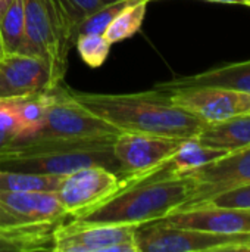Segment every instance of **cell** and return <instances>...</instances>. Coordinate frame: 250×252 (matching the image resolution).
Returning a JSON list of instances; mask_svg holds the SVG:
<instances>
[{
  "label": "cell",
  "mask_w": 250,
  "mask_h": 252,
  "mask_svg": "<svg viewBox=\"0 0 250 252\" xmlns=\"http://www.w3.org/2000/svg\"><path fill=\"white\" fill-rule=\"evenodd\" d=\"M149 1H152V0H149Z\"/></svg>",
  "instance_id": "33"
},
{
  "label": "cell",
  "mask_w": 250,
  "mask_h": 252,
  "mask_svg": "<svg viewBox=\"0 0 250 252\" xmlns=\"http://www.w3.org/2000/svg\"><path fill=\"white\" fill-rule=\"evenodd\" d=\"M196 183L192 199L181 208H190L209 202L212 198L250 185V146L228 152L224 157L189 174Z\"/></svg>",
  "instance_id": "11"
},
{
  "label": "cell",
  "mask_w": 250,
  "mask_h": 252,
  "mask_svg": "<svg viewBox=\"0 0 250 252\" xmlns=\"http://www.w3.org/2000/svg\"><path fill=\"white\" fill-rule=\"evenodd\" d=\"M103 4H109V3H113V1H118V0H102Z\"/></svg>",
  "instance_id": "31"
},
{
  "label": "cell",
  "mask_w": 250,
  "mask_h": 252,
  "mask_svg": "<svg viewBox=\"0 0 250 252\" xmlns=\"http://www.w3.org/2000/svg\"><path fill=\"white\" fill-rule=\"evenodd\" d=\"M149 0H131L105 30V38L113 44L133 37L143 25Z\"/></svg>",
  "instance_id": "21"
},
{
  "label": "cell",
  "mask_w": 250,
  "mask_h": 252,
  "mask_svg": "<svg viewBox=\"0 0 250 252\" xmlns=\"http://www.w3.org/2000/svg\"><path fill=\"white\" fill-rule=\"evenodd\" d=\"M112 146L87 149H60L28 157H6L0 159V170L68 176L81 168L102 165L121 174V167L113 155Z\"/></svg>",
  "instance_id": "8"
},
{
  "label": "cell",
  "mask_w": 250,
  "mask_h": 252,
  "mask_svg": "<svg viewBox=\"0 0 250 252\" xmlns=\"http://www.w3.org/2000/svg\"><path fill=\"white\" fill-rule=\"evenodd\" d=\"M27 53L46 61L56 80L63 83L68 55L78 27L59 0H24Z\"/></svg>",
  "instance_id": "3"
},
{
  "label": "cell",
  "mask_w": 250,
  "mask_h": 252,
  "mask_svg": "<svg viewBox=\"0 0 250 252\" xmlns=\"http://www.w3.org/2000/svg\"><path fill=\"white\" fill-rule=\"evenodd\" d=\"M0 204L12 214L27 223L62 221L68 217L56 192H3L0 190Z\"/></svg>",
  "instance_id": "14"
},
{
  "label": "cell",
  "mask_w": 250,
  "mask_h": 252,
  "mask_svg": "<svg viewBox=\"0 0 250 252\" xmlns=\"http://www.w3.org/2000/svg\"><path fill=\"white\" fill-rule=\"evenodd\" d=\"M60 221L0 226V252L53 251V233Z\"/></svg>",
  "instance_id": "17"
},
{
  "label": "cell",
  "mask_w": 250,
  "mask_h": 252,
  "mask_svg": "<svg viewBox=\"0 0 250 252\" xmlns=\"http://www.w3.org/2000/svg\"><path fill=\"white\" fill-rule=\"evenodd\" d=\"M52 90L41 92L24 99L10 100L22 123V137L19 140L31 139L41 130L49 105L52 102V96H53Z\"/></svg>",
  "instance_id": "20"
},
{
  "label": "cell",
  "mask_w": 250,
  "mask_h": 252,
  "mask_svg": "<svg viewBox=\"0 0 250 252\" xmlns=\"http://www.w3.org/2000/svg\"><path fill=\"white\" fill-rule=\"evenodd\" d=\"M0 131L13 140L22 137V123L10 100H0Z\"/></svg>",
  "instance_id": "25"
},
{
  "label": "cell",
  "mask_w": 250,
  "mask_h": 252,
  "mask_svg": "<svg viewBox=\"0 0 250 252\" xmlns=\"http://www.w3.org/2000/svg\"><path fill=\"white\" fill-rule=\"evenodd\" d=\"M3 55V47H1V41H0V56Z\"/></svg>",
  "instance_id": "32"
},
{
  "label": "cell",
  "mask_w": 250,
  "mask_h": 252,
  "mask_svg": "<svg viewBox=\"0 0 250 252\" xmlns=\"http://www.w3.org/2000/svg\"><path fill=\"white\" fill-rule=\"evenodd\" d=\"M69 92L84 108L119 131L190 139L197 137L206 126L190 112L175 106L168 92L159 89L125 94L84 93L71 89Z\"/></svg>",
  "instance_id": "1"
},
{
  "label": "cell",
  "mask_w": 250,
  "mask_h": 252,
  "mask_svg": "<svg viewBox=\"0 0 250 252\" xmlns=\"http://www.w3.org/2000/svg\"><path fill=\"white\" fill-rule=\"evenodd\" d=\"M171 102L206 126L249 114L250 93L220 87H184L168 92Z\"/></svg>",
  "instance_id": "10"
},
{
  "label": "cell",
  "mask_w": 250,
  "mask_h": 252,
  "mask_svg": "<svg viewBox=\"0 0 250 252\" xmlns=\"http://www.w3.org/2000/svg\"><path fill=\"white\" fill-rule=\"evenodd\" d=\"M158 221L174 227L211 233H250V210L211 204L177 210Z\"/></svg>",
  "instance_id": "13"
},
{
  "label": "cell",
  "mask_w": 250,
  "mask_h": 252,
  "mask_svg": "<svg viewBox=\"0 0 250 252\" xmlns=\"http://www.w3.org/2000/svg\"><path fill=\"white\" fill-rule=\"evenodd\" d=\"M62 179L63 176H55V174L0 170V190L3 192H34V190L56 192Z\"/></svg>",
  "instance_id": "22"
},
{
  "label": "cell",
  "mask_w": 250,
  "mask_h": 252,
  "mask_svg": "<svg viewBox=\"0 0 250 252\" xmlns=\"http://www.w3.org/2000/svg\"><path fill=\"white\" fill-rule=\"evenodd\" d=\"M131 0H118L109 4L102 6L91 15H88L85 19L81 21L78 25V34H87V32H94V34H103L105 30L109 27V24L113 21V18L130 3ZM77 34V35H78Z\"/></svg>",
  "instance_id": "24"
},
{
  "label": "cell",
  "mask_w": 250,
  "mask_h": 252,
  "mask_svg": "<svg viewBox=\"0 0 250 252\" xmlns=\"http://www.w3.org/2000/svg\"><path fill=\"white\" fill-rule=\"evenodd\" d=\"M194 190L196 183L189 176L141 179L125 183L118 193L74 220L140 226L177 211L192 199Z\"/></svg>",
  "instance_id": "2"
},
{
  "label": "cell",
  "mask_w": 250,
  "mask_h": 252,
  "mask_svg": "<svg viewBox=\"0 0 250 252\" xmlns=\"http://www.w3.org/2000/svg\"><path fill=\"white\" fill-rule=\"evenodd\" d=\"M21 223H27V221H24L19 217H16L15 214H12L9 210H6L0 204V226H12V224H21Z\"/></svg>",
  "instance_id": "28"
},
{
  "label": "cell",
  "mask_w": 250,
  "mask_h": 252,
  "mask_svg": "<svg viewBox=\"0 0 250 252\" xmlns=\"http://www.w3.org/2000/svg\"><path fill=\"white\" fill-rule=\"evenodd\" d=\"M249 114H250V112H249Z\"/></svg>",
  "instance_id": "34"
},
{
  "label": "cell",
  "mask_w": 250,
  "mask_h": 252,
  "mask_svg": "<svg viewBox=\"0 0 250 252\" xmlns=\"http://www.w3.org/2000/svg\"><path fill=\"white\" fill-rule=\"evenodd\" d=\"M134 224L74 220L57 224L53 233L56 252H139Z\"/></svg>",
  "instance_id": "6"
},
{
  "label": "cell",
  "mask_w": 250,
  "mask_h": 252,
  "mask_svg": "<svg viewBox=\"0 0 250 252\" xmlns=\"http://www.w3.org/2000/svg\"><path fill=\"white\" fill-rule=\"evenodd\" d=\"M139 252H248L250 233H211L150 221L136 229Z\"/></svg>",
  "instance_id": "4"
},
{
  "label": "cell",
  "mask_w": 250,
  "mask_h": 252,
  "mask_svg": "<svg viewBox=\"0 0 250 252\" xmlns=\"http://www.w3.org/2000/svg\"><path fill=\"white\" fill-rule=\"evenodd\" d=\"M111 43L105 38L103 34H78L75 38V47L80 58L90 68H99L105 63L111 52Z\"/></svg>",
  "instance_id": "23"
},
{
  "label": "cell",
  "mask_w": 250,
  "mask_h": 252,
  "mask_svg": "<svg viewBox=\"0 0 250 252\" xmlns=\"http://www.w3.org/2000/svg\"><path fill=\"white\" fill-rule=\"evenodd\" d=\"M124 186L122 176L106 167L93 165L63 176L56 195L66 214L75 217L109 199Z\"/></svg>",
  "instance_id": "9"
},
{
  "label": "cell",
  "mask_w": 250,
  "mask_h": 252,
  "mask_svg": "<svg viewBox=\"0 0 250 252\" xmlns=\"http://www.w3.org/2000/svg\"><path fill=\"white\" fill-rule=\"evenodd\" d=\"M12 3V0H0V18H1V15L4 13V10L7 9V6Z\"/></svg>",
  "instance_id": "30"
},
{
  "label": "cell",
  "mask_w": 250,
  "mask_h": 252,
  "mask_svg": "<svg viewBox=\"0 0 250 252\" xmlns=\"http://www.w3.org/2000/svg\"><path fill=\"white\" fill-rule=\"evenodd\" d=\"M184 87H220L250 93V59L228 63L224 66H217L196 75L174 78L155 86V89L164 92H171Z\"/></svg>",
  "instance_id": "15"
},
{
  "label": "cell",
  "mask_w": 250,
  "mask_h": 252,
  "mask_svg": "<svg viewBox=\"0 0 250 252\" xmlns=\"http://www.w3.org/2000/svg\"><path fill=\"white\" fill-rule=\"evenodd\" d=\"M206 204L218 205V207H227V208L250 210V185L237 188V189L225 192V193H221V195L212 198ZM202 205H205V204H202Z\"/></svg>",
  "instance_id": "26"
},
{
  "label": "cell",
  "mask_w": 250,
  "mask_h": 252,
  "mask_svg": "<svg viewBox=\"0 0 250 252\" xmlns=\"http://www.w3.org/2000/svg\"><path fill=\"white\" fill-rule=\"evenodd\" d=\"M202 145L236 152L250 146V114H242L230 120L205 126L196 137Z\"/></svg>",
  "instance_id": "18"
},
{
  "label": "cell",
  "mask_w": 250,
  "mask_h": 252,
  "mask_svg": "<svg viewBox=\"0 0 250 252\" xmlns=\"http://www.w3.org/2000/svg\"><path fill=\"white\" fill-rule=\"evenodd\" d=\"M59 83L50 65L29 53H3L0 56V100L24 99L52 90Z\"/></svg>",
  "instance_id": "12"
},
{
  "label": "cell",
  "mask_w": 250,
  "mask_h": 252,
  "mask_svg": "<svg viewBox=\"0 0 250 252\" xmlns=\"http://www.w3.org/2000/svg\"><path fill=\"white\" fill-rule=\"evenodd\" d=\"M205 1L222 3V4H243V6H250V0H205Z\"/></svg>",
  "instance_id": "29"
},
{
  "label": "cell",
  "mask_w": 250,
  "mask_h": 252,
  "mask_svg": "<svg viewBox=\"0 0 250 252\" xmlns=\"http://www.w3.org/2000/svg\"><path fill=\"white\" fill-rule=\"evenodd\" d=\"M0 41L3 53H27L24 0H12V3L1 15Z\"/></svg>",
  "instance_id": "19"
},
{
  "label": "cell",
  "mask_w": 250,
  "mask_h": 252,
  "mask_svg": "<svg viewBox=\"0 0 250 252\" xmlns=\"http://www.w3.org/2000/svg\"><path fill=\"white\" fill-rule=\"evenodd\" d=\"M183 140L150 133L121 131L112 149L124 182L130 183L150 176L175 154Z\"/></svg>",
  "instance_id": "7"
},
{
  "label": "cell",
  "mask_w": 250,
  "mask_h": 252,
  "mask_svg": "<svg viewBox=\"0 0 250 252\" xmlns=\"http://www.w3.org/2000/svg\"><path fill=\"white\" fill-rule=\"evenodd\" d=\"M227 152L202 145L196 137L184 139L175 154L156 171L144 179H162V177H180L189 176L193 171L208 165L209 162L224 157Z\"/></svg>",
  "instance_id": "16"
},
{
  "label": "cell",
  "mask_w": 250,
  "mask_h": 252,
  "mask_svg": "<svg viewBox=\"0 0 250 252\" xmlns=\"http://www.w3.org/2000/svg\"><path fill=\"white\" fill-rule=\"evenodd\" d=\"M52 92L44 124L31 139H80L118 136L121 133L115 126L84 108L68 87L59 84Z\"/></svg>",
  "instance_id": "5"
},
{
  "label": "cell",
  "mask_w": 250,
  "mask_h": 252,
  "mask_svg": "<svg viewBox=\"0 0 250 252\" xmlns=\"http://www.w3.org/2000/svg\"><path fill=\"white\" fill-rule=\"evenodd\" d=\"M59 1L69 12L71 18L74 19V22L77 24V27L88 15H91L93 12H96L97 9H100L102 6H105L102 0H59Z\"/></svg>",
  "instance_id": "27"
}]
</instances>
